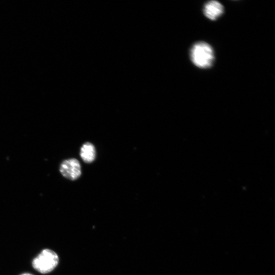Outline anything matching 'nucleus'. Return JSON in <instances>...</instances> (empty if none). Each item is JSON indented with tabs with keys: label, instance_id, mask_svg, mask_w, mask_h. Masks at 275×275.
Returning <instances> with one entry per match:
<instances>
[{
	"label": "nucleus",
	"instance_id": "nucleus-1",
	"mask_svg": "<svg viewBox=\"0 0 275 275\" xmlns=\"http://www.w3.org/2000/svg\"><path fill=\"white\" fill-rule=\"evenodd\" d=\"M190 58L197 67L206 69L211 67L215 59L214 52L210 44L204 41L195 43L191 48Z\"/></svg>",
	"mask_w": 275,
	"mask_h": 275
},
{
	"label": "nucleus",
	"instance_id": "nucleus-2",
	"mask_svg": "<svg viewBox=\"0 0 275 275\" xmlns=\"http://www.w3.org/2000/svg\"><path fill=\"white\" fill-rule=\"evenodd\" d=\"M59 263L58 255L50 249L43 250L32 262L33 267L42 273L54 270Z\"/></svg>",
	"mask_w": 275,
	"mask_h": 275
},
{
	"label": "nucleus",
	"instance_id": "nucleus-3",
	"mask_svg": "<svg viewBox=\"0 0 275 275\" xmlns=\"http://www.w3.org/2000/svg\"><path fill=\"white\" fill-rule=\"evenodd\" d=\"M60 171L64 177L72 180L78 179L82 174L81 164L76 159L63 161L60 165Z\"/></svg>",
	"mask_w": 275,
	"mask_h": 275
},
{
	"label": "nucleus",
	"instance_id": "nucleus-4",
	"mask_svg": "<svg viewBox=\"0 0 275 275\" xmlns=\"http://www.w3.org/2000/svg\"><path fill=\"white\" fill-rule=\"evenodd\" d=\"M223 5L217 1H211L204 6L203 13L205 16L212 21H216L224 13Z\"/></svg>",
	"mask_w": 275,
	"mask_h": 275
},
{
	"label": "nucleus",
	"instance_id": "nucleus-5",
	"mask_svg": "<svg viewBox=\"0 0 275 275\" xmlns=\"http://www.w3.org/2000/svg\"><path fill=\"white\" fill-rule=\"evenodd\" d=\"M80 156L86 163H93L96 158V150L94 145L90 143L84 144L81 149Z\"/></svg>",
	"mask_w": 275,
	"mask_h": 275
},
{
	"label": "nucleus",
	"instance_id": "nucleus-6",
	"mask_svg": "<svg viewBox=\"0 0 275 275\" xmlns=\"http://www.w3.org/2000/svg\"><path fill=\"white\" fill-rule=\"evenodd\" d=\"M22 275H33V274H30V273H24V274H22Z\"/></svg>",
	"mask_w": 275,
	"mask_h": 275
}]
</instances>
